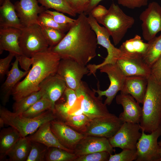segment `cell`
I'll use <instances>...</instances> for the list:
<instances>
[{"label":"cell","mask_w":161,"mask_h":161,"mask_svg":"<svg viewBox=\"0 0 161 161\" xmlns=\"http://www.w3.org/2000/svg\"><path fill=\"white\" fill-rule=\"evenodd\" d=\"M87 17L84 13L80 14L61 41L50 47L61 59H71L86 66L96 56V35Z\"/></svg>","instance_id":"obj_1"},{"label":"cell","mask_w":161,"mask_h":161,"mask_svg":"<svg viewBox=\"0 0 161 161\" xmlns=\"http://www.w3.org/2000/svg\"><path fill=\"white\" fill-rule=\"evenodd\" d=\"M32 66L25 78L16 85L12 93L15 101L40 90V84L46 78L57 73L61 58L49 47L33 55Z\"/></svg>","instance_id":"obj_2"},{"label":"cell","mask_w":161,"mask_h":161,"mask_svg":"<svg viewBox=\"0 0 161 161\" xmlns=\"http://www.w3.org/2000/svg\"><path fill=\"white\" fill-rule=\"evenodd\" d=\"M142 104L140 125L142 131L150 133L160 126L161 119V82L151 75Z\"/></svg>","instance_id":"obj_3"},{"label":"cell","mask_w":161,"mask_h":161,"mask_svg":"<svg viewBox=\"0 0 161 161\" xmlns=\"http://www.w3.org/2000/svg\"><path fill=\"white\" fill-rule=\"evenodd\" d=\"M54 112L51 110L45 112L40 115L28 118L21 114L11 112L7 108L0 107V118L4 124L11 126L20 134L22 137H25L35 132L43 124L56 119Z\"/></svg>","instance_id":"obj_4"},{"label":"cell","mask_w":161,"mask_h":161,"mask_svg":"<svg viewBox=\"0 0 161 161\" xmlns=\"http://www.w3.org/2000/svg\"><path fill=\"white\" fill-rule=\"evenodd\" d=\"M96 19L108 30L115 45L120 43L135 22L133 17L126 14L114 3L111 4L106 14Z\"/></svg>","instance_id":"obj_5"},{"label":"cell","mask_w":161,"mask_h":161,"mask_svg":"<svg viewBox=\"0 0 161 161\" xmlns=\"http://www.w3.org/2000/svg\"><path fill=\"white\" fill-rule=\"evenodd\" d=\"M75 91L77 99L75 107L80 109L83 114L90 119L114 115L109 112L106 105L102 102V98L96 96V93L85 82L82 81Z\"/></svg>","instance_id":"obj_6"},{"label":"cell","mask_w":161,"mask_h":161,"mask_svg":"<svg viewBox=\"0 0 161 161\" xmlns=\"http://www.w3.org/2000/svg\"><path fill=\"white\" fill-rule=\"evenodd\" d=\"M88 15L87 20L96 35L97 44L105 48L108 53L107 56L101 63L98 64H89L86 66L89 70L88 75L92 74L95 77L96 71L100 67L108 64H116L119 59L126 55L111 43L109 39L110 35L107 29L104 27L100 25L90 13Z\"/></svg>","instance_id":"obj_7"},{"label":"cell","mask_w":161,"mask_h":161,"mask_svg":"<svg viewBox=\"0 0 161 161\" xmlns=\"http://www.w3.org/2000/svg\"><path fill=\"white\" fill-rule=\"evenodd\" d=\"M19 41L23 54L30 58L49 47L41 26L37 24L24 27L21 29Z\"/></svg>","instance_id":"obj_8"},{"label":"cell","mask_w":161,"mask_h":161,"mask_svg":"<svg viewBox=\"0 0 161 161\" xmlns=\"http://www.w3.org/2000/svg\"><path fill=\"white\" fill-rule=\"evenodd\" d=\"M124 122L115 115L91 119L81 133L85 136L109 139L118 131Z\"/></svg>","instance_id":"obj_9"},{"label":"cell","mask_w":161,"mask_h":161,"mask_svg":"<svg viewBox=\"0 0 161 161\" xmlns=\"http://www.w3.org/2000/svg\"><path fill=\"white\" fill-rule=\"evenodd\" d=\"M98 69L101 72L106 73L110 81L108 88L104 91L100 89L99 81L97 83V89H92L98 94V97L102 98V96L106 97L104 103L106 105H110L119 91L122 89L126 77L116 64H108L100 67Z\"/></svg>","instance_id":"obj_10"},{"label":"cell","mask_w":161,"mask_h":161,"mask_svg":"<svg viewBox=\"0 0 161 161\" xmlns=\"http://www.w3.org/2000/svg\"><path fill=\"white\" fill-rule=\"evenodd\" d=\"M161 135V125L148 134L142 131L136 145L137 158L136 161H161L158 139Z\"/></svg>","instance_id":"obj_11"},{"label":"cell","mask_w":161,"mask_h":161,"mask_svg":"<svg viewBox=\"0 0 161 161\" xmlns=\"http://www.w3.org/2000/svg\"><path fill=\"white\" fill-rule=\"evenodd\" d=\"M139 18L142 22V36L146 41H150L161 32V6L158 3H150Z\"/></svg>","instance_id":"obj_12"},{"label":"cell","mask_w":161,"mask_h":161,"mask_svg":"<svg viewBox=\"0 0 161 161\" xmlns=\"http://www.w3.org/2000/svg\"><path fill=\"white\" fill-rule=\"evenodd\" d=\"M87 67L70 59H61L57 73L65 81L68 88L75 90L80 86L83 76L88 74Z\"/></svg>","instance_id":"obj_13"},{"label":"cell","mask_w":161,"mask_h":161,"mask_svg":"<svg viewBox=\"0 0 161 161\" xmlns=\"http://www.w3.org/2000/svg\"><path fill=\"white\" fill-rule=\"evenodd\" d=\"M140 130L139 123L124 122L116 133L108 139L109 142L113 148L136 149L137 143L142 134Z\"/></svg>","instance_id":"obj_14"},{"label":"cell","mask_w":161,"mask_h":161,"mask_svg":"<svg viewBox=\"0 0 161 161\" xmlns=\"http://www.w3.org/2000/svg\"><path fill=\"white\" fill-rule=\"evenodd\" d=\"M50 128L60 143L73 151L77 144L85 136L60 120L55 119L51 121Z\"/></svg>","instance_id":"obj_15"},{"label":"cell","mask_w":161,"mask_h":161,"mask_svg":"<svg viewBox=\"0 0 161 161\" xmlns=\"http://www.w3.org/2000/svg\"><path fill=\"white\" fill-rule=\"evenodd\" d=\"M37 0H20L14 5L17 15L22 25L28 26L34 24L39 25V15L47 9L39 6Z\"/></svg>","instance_id":"obj_16"},{"label":"cell","mask_w":161,"mask_h":161,"mask_svg":"<svg viewBox=\"0 0 161 161\" xmlns=\"http://www.w3.org/2000/svg\"><path fill=\"white\" fill-rule=\"evenodd\" d=\"M104 151L108 152L110 154L114 151L108 139L85 136L77 144L73 150V153L78 157Z\"/></svg>","instance_id":"obj_17"},{"label":"cell","mask_w":161,"mask_h":161,"mask_svg":"<svg viewBox=\"0 0 161 161\" xmlns=\"http://www.w3.org/2000/svg\"><path fill=\"white\" fill-rule=\"evenodd\" d=\"M116 64L126 77L140 76L148 78L151 68L143 58L125 55L119 59Z\"/></svg>","instance_id":"obj_18"},{"label":"cell","mask_w":161,"mask_h":161,"mask_svg":"<svg viewBox=\"0 0 161 161\" xmlns=\"http://www.w3.org/2000/svg\"><path fill=\"white\" fill-rule=\"evenodd\" d=\"M117 104L121 105L123 111L118 117L124 122L139 123L142 114V107L131 95L121 93L116 96Z\"/></svg>","instance_id":"obj_19"},{"label":"cell","mask_w":161,"mask_h":161,"mask_svg":"<svg viewBox=\"0 0 161 161\" xmlns=\"http://www.w3.org/2000/svg\"><path fill=\"white\" fill-rule=\"evenodd\" d=\"M67 87L64 80L57 73L46 78L39 86L40 90L43 93V96L51 101L54 107Z\"/></svg>","instance_id":"obj_20"},{"label":"cell","mask_w":161,"mask_h":161,"mask_svg":"<svg viewBox=\"0 0 161 161\" xmlns=\"http://www.w3.org/2000/svg\"><path fill=\"white\" fill-rule=\"evenodd\" d=\"M18 58L16 57V60L12 63L11 68L7 75L6 80L1 86L0 97L3 106L6 105L9 101L13 89L19 80L26 76L29 71H23L20 70L18 68Z\"/></svg>","instance_id":"obj_21"},{"label":"cell","mask_w":161,"mask_h":161,"mask_svg":"<svg viewBox=\"0 0 161 161\" xmlns=\"http://www.w3.org/2000/svg\"><path fill=\"white\" fill-rule=\"evenodd\" d=\"M21 33V30L16 28H0V54L6 50L14 54L15 57L23 55L19 44Z\"/></svg>","instance_id":"obj_22"},{"label":"cell","mask_w":161,"mask_h":161,"mask_svg":"<svg viewBox=\"0 0 161 161\" xmlns=\"http://www.w3.org/2000/svg\"><path fill=\"white\" fill-rule=\"evenodd\" d=\"M148 78L140 76L126 77L121 93L132 96L140 104H143L146 92Z\"/></svg>","instance_id":"obj_23"},{"label":"cell","mask_w":161,"mask_h":161,"mask_svg":"<svg viewBox=\"0 0 161 161\" xmlns=\"http://www.w3.org/2000/svg\"><path fill=\"white\" fill-rule=\"evenodd\" d=\"M27 137L31 141L41 143L48 148L57 147L73 153L72 151L66 148L59 142L51 131L50 121L43 124L35 132Z\"/></svg>","instance_id":"obj_24"},{"label":"cell","mask_w":161,"mask_h":161,"mask_svg":"<svg viewBox=\"0 0 161 161\" xmlns=\"http://www.w3.org/2000/svg\"><path fill=\"white\" fill-rule=\"evenodd\" d=\"M0 27L20 30L24 27L17 15L14 5L10 0H4L0 7Z\"/></svg>","instance_id":"obj_25"},{"label":"cell","mask_w":161,"mask_h":161,"mask_svg":"<svg viewBox=\"0 0 161 161\" xmlns=\"http://www.w3.org/2000/svg\"><path fill=\"white\" fill-rule=\"evenodd\" d=\"M16 129L10 126L2 129L0 133V160L7 156L9 151L21 137Z\"/></svg>","instance_id":"obj_26"},{"label":"cell","mask_w":161,"mask_h":161,"mask_svg":"<svg viewBox=\"0 0 161 161\" xmlns=\"http://www.w3.org/2000/svg\"><path fill=\"white\" fill-rule=\"evenodd\" d=\"M148 46L138 35L123 42L119 49L125 55L143 58L145 53Z\"/></svg>","instance_id":"obj_27"},{"label":"cell","mask_w":161,"mask_h":161,"mask_svg":"<svg viewBox=\"0 0 161 161\" xmlns=\"http://www.w3.org/2000/svg\"><path fill=\"white\" fill-rule=\"evenodd\" d=\"M61 98L62 100L55 103L54 112L57 117L59 116L63 120L75 104L77 97L75 90L67 87Z\"/></svg>","instance_id":"obj_28"},{"label":"cell","mask_w":161,"mask_h":161,"mask_svg":"<svg viewBox=\"0 0 161 161\" xmlns=\"http://www.w3.org/2000/svg\"><path fill=\"white\" fill-rule=\"evenodd\" d=\"M31 141L27 137H21L16 143L7 156L10 161H26L31 148Z\"/></svg>","instance_id":"obj_29"},{"label":"cell","mask_w":161,"mask_h":161,"mask_svg":"<svg viewBox=\"0 0 161 161\" xmlns=\"http://www.w3.org/2000/svg\"><path fill=\"white\" fill-rule=\"evenodd\" d=\"M147 51L143 57L145 62L150 67L161 56V33L148 42Z\"/></svg>","instance_id":"obj_30"},{"label":"cell","mask_w":161,"mask_h":161,"mask_svg":"<svg viewBox=\"0 0 161 161\" xmlns=\"http://www.w3.org/2000/svg\"><path fill=\"white\" fill-rule=\"evenodd\" d=\"M49 110L54 112L55 107L51 101L43 96L21 114L26 117L34 118Z\"/></svg>","instance_id":"obj_31"},{"label":"cell","mask_w":161,"mask_h":161,"mask_svg":"<svg viewBox=\"0 0 161 161\" xmlns=\"http://www.w3.org/2000/svg\"><path fill=\"white\" fill-rule=\"evenodd\" d=\"M41 90L33 92L20 100L15 101L13 106V112L18 114H22L34 103L43 96Z\"/></svg>","instance_id":"obj_32"},{"label":"cell","mask_w":161,"mask_h":161,"mask_svg":"<svg viewBox=\"0 0 161 161\" xmlns=\"http://www.w3.org/2000/svg\"><path fill=\"white\" fill-rule=\"evenodd\" d=\"M78 157L73 153L55 147L48 148L45 161H74Z\"/></svg>","instance_id":"obj_33"},{"label":"cell","mask_w":161,"mask_h":161,"mask_svg":"<svg viewBox=\"0 0 161 161\" xmlns=\"http://www.w3.org/2000/svg\"><path fill=\"white\" fill-rule=\"evenodd\" d=\"M47 10L53 9L57 11L66 13L75 17V14L72 10L66 0H37Z\"/></svg>","instance_id":"obj_34"},{"label":"cell","mask_w":161,"mask_h":161,"mask_svg":"<svg viewBox=\"0 0 161 161\" xmlns=\"http://www.w3.org/2000/svg\"><path fill=\"white\" fill-rule=\"evenodd\" d=\"M90 119L83 114L76 115H68L62 121L75 130L81 133L84 130Z\"/></svg>","instance_id":"obj_35"},{"label":"cell","mask_w":161,"mask_h":161,"mask_svg":"<svg viewBox=\"0 0 161 161\" xmlns=\"http://www.w3.org/2000/svg\"><path fill=\"white\" fill-rule=\"evenodd\" d=\"M48 148L41 143L31 141L30 152L26 161H45Z\"/></svg>","instance_id":"obj_36"},{"label":"cell","mask_w":161,"mask_h":161,"mask_svg":"<svg viewBox=\"0 0 161 161\" xmlns=\"http://www.w3.org/2000/svg\"><path fill=\"white\" fill-rule=\"evenodd\" d=\"M38 21L39 25L41 27L56 29L64 33L68 31L71 26L58 24L49 14L45 11L39 15Z\"/></svg>","instance_id":"obj_37"},{"label":"cell","mask_w":161,"mask_h":161,"mask_svg":"<svg viewBox=\"0 0 161 161\" xmlns=\"http://www.w3.org/2000/svg\"><path fill=\"white\" fill-rule=\"evenodd\" d=\"M41 27L43 33L49 47H53L57 45L66 35L64 32L56 29Z\"/></svg>","instance_id":"obj_38"},{"label":"cell","mask_w":161,"mask_h":161,"mask_svg":"<svg viewBox=\"0 0 161 161\" xmlns=\"http://www.w3.org/2000/svg\"><path fill=\"white\" fill-rule=\"evenodd\" d=\"M137 158L136 149H125L121 152L114 155L110 154L108 161H136Z\"/></svg>","instance_id":"obj_39"},{"label":"cell","mask_w":161,"mask_h":161,"mask_svg":"<svg viewBox=\"0 0 161 161\" xmlns=\"http://www.w3.org/2000/svg\"><path fill=\"white\" fill-rule=\"evenodd\" d=\"M110 154L105 151L96 152L78 157L74 161H108Z\"/></svg>","instance_id":"obj_40"},{"label":"cell","mask_w":161,"mask_h":161,"mask_svg":"<svg viewBox=\"0 0 161 161\" xmlns=\"http://www.w3.org/2000/svg\"><path fill=\"white\" fill-rule=\"evenodd\" d=\"M45 12L49 14L56 22L61 25L71 26L75 20L57 11L46 10Z\"/></svg>","instance_id":"obj_41"},{"label":"cell","mask_w":161,"mask_h":161,"mask_svg":"<svg viewBox=\"0 0 161 161\" xmlns=\"http://www.w3.org/2000/svg\"><path fill=\"white\" fill-rule=\"evenodd\" d=\"M73 11L79 14L84 13L87 9L91 0H66Z\"/></svg>","instance_id":"obj_42"},{"label":"cell","mask_w":161,"mask_h":161,"mask_svg":"<svg viewBox=\"0 0 161 161\" xmlns=\"http://www.w3.org/2000/svg\"><path fill=\"white\" fill-rule=\"evenodd\" d=\"M15 57L14 54L9 52L5 58L0 59V79L1 80L5 75H7L9 71L10 64L13 58Z\"/></svg>","instance_id":"obj_43"},{"label":"cell","mask_w":161,"mask_h":161,"mask_svg":"<svg viewBox=\"0 0 161 161\" xmlns=\"http://www.w3.org/2000/svg\"><path fill=\"white\" fill-rule=\"evenodd\" d=\"M148 0H117L118 4L130 9L147 5Z\"/></svg>","instance_id":"obj_44"},{"label":"cell","mask_w":161,"mask_h":161,"mask_svg":"<svg viewBox=\"0 0 161 161\" xmlns=\"http://www.w3.org/2000/svg\"><path fill=\"white\" fill-rule=\"evenodd\" d=\"M151 75L158 82H161V56L150 67Z\"/></svg>","instance_id":"obj_45"},{"label":"cell","mask_w":161,"mask_h":161,"mask_svg":"<svg viewBox=\"0 0 161 161\" xmlns=\"http://www.w3.org/2000/svg\"><path fill=\"white\" fill-rule=\"evenodd\" d=\"M16 57L18 58L19 64L21 68L24 71H29L30 66L32 65L33 63L32 58L24 55Z\"/></svg>","instance_id":"obj_46"},{"label":"cell","mask_w":161,"mask_h":161,"mask_svg":"<svg viewBox=\"0 0 161 161\" xmlns=\"http://www.w3.org/2000/svg\"><path fill=\"white\" fill-rule=\"evenodd\" d=\"M108 11V9L104 6L99 5L94 8L90 13L94 18L97 19L104 16Z\"/></svg>","instance_id":"obj_47"},{"label":"cell","mask_w":161,"mask_h":161,"mask_svg":"<svg viewBox=\"0 0 161 161\" xmlns=\"http://www.w3.org/2000/svg\"><path fill=\"white\" fill-rule=\"evenodd\" d=\"M102 0H91L87 9L84 13L86 15H89L93 9L97 6Z\"/></svg>","instance_id":"obj_48"},{"label":"cell","mask_w":161,"mask_h":161,"mask_svg":"<svg viewBox=\"0 0 161 161\" xmlns=\"http://www.w3.org/2000/svg\"><path fill=\"white\" fill-rule=\"evenodd\" d=\"M159 145V153L161 159V141L158 142Z\"/></svg>","instance_id":"obj_49"},{"label":"cell","mask_w":161,"mask_h":161,"mask_svg":"<svg viewBox=\"0 0 161 161\" xmlns=\"http://www.w3.org/2000/svg\"><path fill=\"white\" fill-rule=\"evenodd\" d=\"M5 125L4 123L2 120L0 118V127L2 128L3 127L4 125Z\"/></svg>","instance_id":"obj_50"},{"label":"cell","mask_w":161,"mask_h":161,"mask_svg":"<svg viewBox=\"0 0 161 161\" xmlns=\"http://www.w3.org/2000/svg\"><path fill=\"white\" fill-rule=\"evenodd\" d=\"M160 124H161V123H160ZM160 141H161V139H160Z\"/></svg>","instance_id":"obj_51"}]
</instances>
